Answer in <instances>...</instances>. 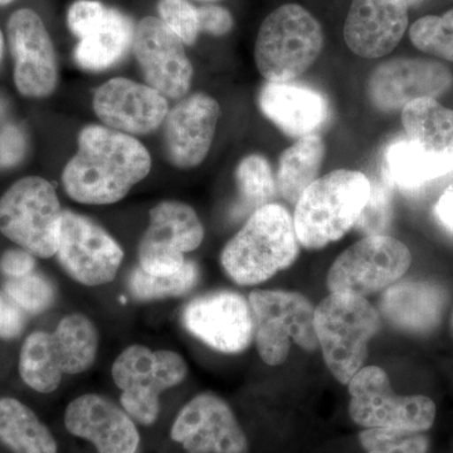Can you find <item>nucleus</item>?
Masks as SVG:
<instances>
[{"instance_id": "5", "label": "nucleus", "mask_w": 453, "mask_h": 453, "mask_svg": "<svg viewBox=\"0 0 453 453\" xmlns=\"http://www.w3.org/2000/svg\"><path fill=\"white\" fill-rule=\"evenodd\" d=\"M380 327V318L365 297L330 294L315 309V330L327 368L348 384L362 369L368 344Z\"/></svg>"}, {"instance_id": "40", "label": "nucleus", "mask_w": 453, "mask_h": 453, "mask_svg": "<svg viewBox=\"0 0 453 453\" xmlns=\"http://www.w3.org/2000/svg\"><path fill=\"white\" fill-rule=\"evenodd\" d=\"M35 256L23 249L8 250L0 257V273L5 279L22 277L35 271Z\"/></svg>"}, {"instance_id": "47", "label": "nucleus", "mask_w": 453, "mask_h": 453, "mask_svg": "<svg viewBox=\"0 0 453 453\" xmlns=\"http://www.w3.org/2000/svg\"><path fill=\"white\" fill-rule=\"evenodd\" d=\"M452 330H453V315H452Z\"/></svg>"}, {"instance_id": "31", "label": "nucleus", "mask_w": 453, "mask_h": 453, "mask_svg": "<svg viewBox=\"0 0 453 453\" xmlns=\"http://www.w3.org/2000/svg\"><path fill=\"white\" fill-rule=\"evenodd\" d=\"M235 183L240 193V210L255 211L270 204L276 193L275 179L266 157L252 154L243 157L235 169Z\"/></svg>"}, {"instance_id": "1", "label": "nucleus", "mask_w": 453, "mask_h": 453, "mask_svg": "<svg viewBox=\"0 0 453 453\" xmlns=\"http://www.w3.org/2000/svg\"><path fill=\"white\" fill-rule=\"evenodd\" d=\"M150 169V154L139 140L103 125H88L80 133L79 149L65 165L62 184L67 196L81 204H113Z\"/></svg>"}, {"instance_id": "24", "label": "nucleus", "mask_w": 453, "mask_h": 453, "mask_svg": "<svg viewBox=\"0 0 453 453\" xmlns=\"http://www.w3.org/2000/svg\"><path fill=\"white\" fill-rule=\"evenodd\" d=\"M261 111L283 133L294 138L315 135L329 116L323 94L292 82H267L258 96Z\"/></svg>"}, {"instance_id": "16", "label": "nucleus", "mask_w": 453, "mask_h": 453, "mask_svg": "<svg viewBox=\"0 0 453 453\" xmlns=\"http://www.w3.org/2000/svg\"><path fill=\"white\" fill-rule=\"evenodd\" d=\"M14 82L27 97H47L58 82L55 47L43 20L32 9L14 12L8 22Z\"/></svg>"}, {"instance_id": "27", "label": "nucleus", "mask_w": 453, "mask_h": 453, "mask_svg": "<svg viewBox=\"0 0 453 453\" xmlns=\"http://www.w3.org/2000/svg\"><path fill=\"white\" fill-rule=\"evenodd\" d=\"M0 442L13 453H58L52 432L16 398H0Z\"/></svg>"}, {"instance_id": "35", "label": "nucleus", "mask_w": 453, "mask_h": 453, "mask_svg": "<svg viewBox=\"0 0 453 453\" xmlns=\"http://www.w3.org/2000/svg\"><path fill=\"white\" fill-rule=\"evenodd\" d=\"M393 219V187L386 179L378 180L375 179L371 183V193L366 201L359 219H357L356 229L365 237L372 235H384L389 228Z\"/></svg>"}, {"instance_id": "15", "label": "nucleus", "mask_w": 453, "mask_h": 453, "mask_svg": "<svg viewBox=\"0 0 453 453\" xmlns=\"http://www.w3.org/2000/svg\"><path fill=\"white\" fill-rule=\"evenodd\" d=\"M181 323L189 334L220 353H242L253 340L249 301L234 291L196 297L184 306Z\"/></svg>"}, {"instance_id": "17", "label": "nucleus", "mask_w": 453, "mask_h": 453, "mask_svg": "<svg viewBox=\"0 0 453 453\" xmlns=\"http://www.w3.org/2000/svg\"><path fill=\"white\" fill-rule=\"evenodd\" d=\"M133 49L148 86L173 100L186 96L192 86L193 65L183 42L160 18L146 17L139 23Z\"/></svg>"}, {"instance_id": "12", "label": "nucleus", "mask_w": 453, "mask_h": 453, "mask_svg": "<svg viewBox=\"0 0 453 453\" xmlns=\"http://www.w3.org/2000/svg\"><path fill=\"white\" fill-rule=\"evenodd\" d=\"M56 257L73 281L96 288L116 279L124 250L94 220L64 211Z\"/></svg>"}, {"instance_id": "4", "label": "nucleus", "mask_w": 453, "mask_h": 453, "mask_svg": "<svg viewBox=\"0 0 453 453\" xmlns=\"http://www.w3.org/2000/svg\"><path fill=\"white\" fill-rule=\"evenodd\" d=\"M369 193L371 180L356 170H335L316 179L295 204L297 241L318 250L340 240L356 225Z\"/></svg>"}, {"instance_id": "22", "label": "nucleus", "mask_w": 453, "mask_h": 453, "mask_svg": "<svg viewBox=\"0 0 453 453\" xmlns=\"http://www.w3.org/2000/svg\"><path fill=\"white\" fill-rule=\"evenodd\" d=\"M220 109L213 97L195 94L184 98L164 120V145L169 162L180 169L203 163L210 151Z\"/></svg>"}, {"instance_id": "19", "label": "nucleus", "mask_w": 453, "mask_h": 453, "mask_svg": "<svg viewBox=\"0 0 453 453\" xmlns=\"http://www.w3.org/2000/svg\"><path fill=\"white\" fill-rule=\"evenodd\" d=\"M453 83L445 65L432 59L396 58L375 68L368 83L372 105L395 111L418 98L442 96Z\"/></svg>"}, {"instance_id": "11", "label": "nucleus", "mask_w": 453, "mask_h": 453, "mask_svg": "<svg viewBox=\"0 0 453 453\" xmlns=\"http://www.w3.org/2000/svg\"><path fill=\"white\" fill-rule=\"evenodd\" d=\"M411 264L410 250L396 238L365 237L335 259L327 273V288L332 294L365 297L399 281Z\"/></svg>"}, {"instance_id": "29", "label": "nucleus", "mask_w": 453, "mask_h": 453, "mask_svg": "<svg viewBox=\"0 0 453 453\" xmlns=\"http://www.w3.org/2000/svg\"><path fill=\"white\" fill-rule=\"evenodd\" d=\"M325 157V144L319 135L297 140L280 157L277 187L286 202L296 204L301 195L316 180Z\"/></svg>"}, {"instance_id": "21", "label": "nucleus", "mask_w": 453, "mask_h": 453, "mask_svg": "<svg viewBox=\"0 0 453 453\" xmlns=\"http://www.w3.org/2000/svg\"><path fill=\"white\" fill-rule=\"evenodd\" d=\"M94 110L104 127L127 135H146L164 124L168 101L148 85L133 80H110L97 89Z\"/></svg>"}, {"instance_id": "37", "label": "nucleus", "mask_w": 453, "mask_h": 453, "mask_svg": "<svg viewBox=\"0 0 453 453\" xmlns=\"http://www.w3.org/2000/svg\"><path fill=\"white\" fill-rule=\"evenodd\" d=\"M27 153L25 131L16 125H8L0 131V168L16 165Z\"/></svg>"}, {"instance_id": "8", "label": "nucleus", "mask_w": 453, "mask_h": 453, "mask_svg": "<svg viewBox=\"0 0 453 453\" xmlns=\"http://www.w3.org/2000/svg\"><path fill=\"white\" fill-rule=\"evenodd\" d=\"M62 214L55 187L49 180L23 178L0 198V232L35 257H53Z\"/></svg>"}, {"instance_id": "6", "label": "nucleus", "mask_w": 453, "mask_h": 453, "mask_svg": "<svg viewBox=\"0 0 453 453\" xmlns=\"http://www.w3.org/2000/svg\"><path fill=\"white\" fill-rule=\"evenodd\" d=\"M323 47L316 18L299 4H285L259 27L256 65L268 82H291L314 65Z\"/></svg>"}, {"instance_id": "39", "label": "nucleus", "mask_w": 453, "mask_h": 453, "mask_svg": "<svg viewBox=\"0 0 453 453\" xmlns=\"http://www.w3.org/2000/svg\"><path fill=\"white\" fill-rule=\"evenodd\" d=\"M199 29L213 35H225L234 28V18L226 8L205 5L198 8Z\"/></svg>"}, {"instance_id": "36", "label": "nucleus", "mask_w": 453, "mask_h": 453, "mask_svg": "<svg viewBox=\"0 0 453 453\" xmlns=\"http://www.w3.org/2000/svg\"><path fill=\"white\" fill-rule=\"evenodd\" d=\"M157 12L164 25L175 33L188 46L196 43L198 38V8L193 7L187 0H160Z\"/></svg>"}, {"instance_id": "28", "label": "nucleus", "mask_w": 453, "mask_h": 453, "mask_svg": "<svg viewBox=\"0 0 453 453\" xmlns=\"http://www.w3.org/2000/svg\"><path fill=\"white\" fill-rule=\"evenodd\" d=\"M384 179L390 186L416 192L451 170L408 138L395 140L384 153Z\"/></svg>"}, {"instance_id": "10", "label": "nucleus", "mask_w": 453, "mask_h": 453, "mask_svg": "<svg viewBox=\"0 0 453 453\" xmlns=\"http://www.w3.org/2000/svg\"><path fill=\"white\" fill-rule=\"evenodd\" d=\"M349 413L365 428L426 432L436 419V405L425 395H396L387 372L366 366L349 381Z\"/></svg>"}, {"instance_id": "2", "label": "nucleus", "mask_w": 453, "mask_h": 453, "mask_svg": "<svg viewBox=\"0 0 453 453\" xmlns=\"http://www.w3.org/2000/svg\"><path fill=\"white\" fill-rule=\"evenodd\" d=\"M297 255L299 241L290 213L282 205L270 203L253 211L226 244L220 262L235 283L251 286L290 267Z\"/></svg>"}, {"instance_id": "46", "label": "nucleus", "mask_w": 453, "mask_h": 453, "mask_svg": "<svg viewBox=\"0 0 453 453\" xmlns=\"http://www.w3.org/2000/svg\"><path fill=\"white\" fill-rule=\"evenodd\" d=\"M203 2H214V0H203Z\"/></svg>"}, {"instance_id": "34", "label": "nucleus", "mask_w": 453, "mask_h": 453, "mask_svg": "<svg viewBox=\"0 0 453 453\" xmlns=\"http://www.w3.org/2000/svg\"><path fill=\"white\" fill-rule=\"evenodd\" d=\"M366 453H428L429 440L425 432L395 428H365L359 434Z\"/></svg>"}, {"instance_id": "14", "label": "nucleus", "mask_w": 453, "mask_h": 453, "mask_svg": "<svg viewBox=\"0 0 453 453\" xmlns=\"http://www.w3.org/2000/svg\"><path fill=\"white\" fill-rule=\"evenodd\" d=\"M170 437L186 453H249L246 434L225 399L201 393L175 417Z\"/></svg>"}, {"instance_id": "41", "label": "nucleus", "mask_w": 453, "mask_h": 453, "mask_svg": "<svg viewBox=\"0 0 453 453\" xmlns=\"http://www.w3.org/2000/svg\"><path fill=\"white\" fill-rule=\"evenodd\" d=\"M434 216L438 223L453 235V184L438 198L434 205Z\"/></svg>"}, {"instance_id": "30", "label": "nucleus", "mask_w": 453, "mask_h": 453, "mask_svg": "<svg viewBox=\"0 0 453 453\" xmlns=\"http://www.w3.org/2000/svg\"><path fill=\"white\" fill-rule=\"evenodd\" d=\"M201 279L196 262L187 259L186 265L178 273L168 276L150 275L138 267L130 273L127 291L131 299L140 303L173 299L186 296L195 290Z\"/></svg>"}, {"instance_id": "9", "label": "nucleus", "mask_w": 453, "mask_h": 453, "mask_svg": "<svg viewBox=\"0 0 453 453\" xmlns=\"http://www.w3.org/2000/svg\"><path fill=\"white\" fill-rule=\"evenodd\" d=\"M253 339L261 359L281 365L295 342L306 351L318 350L315 309L303 295L294 291L256 290L249 297Z\"/></svg>"}, {"instance_id": "20", "label": "nucleus", "mask_w": 453, "mask_h": 453, "mask_svg": "<svg viewBox=\"0 0 453 453\" xmlns=\"http://www.w3.org/2000/svg\"><path fill=\"white\" fill-rule=\"evenodd\" d=\"M68 434L88 441L97 453H140L142 436L129 413L106 396L88 393L65 407Z\"/></svg>"}, {"instance_id": "42", "label": "nucleus", "mask_w": 453, "mask_h": 453, "mask_svg": "<svg viewBox=\"0 0 453 453\" xmlns=\"http://www.w3.org/2000/svg\"><path fill=\"white\" fill-rule=\"evenodd\" d=\"M3 52H4V38H3L2 32H0V61L3 58Z\"/></svg>"}, {"instance_id": "7", "label": "nucleus", "mask_w": 453, "mask_h": 453, "mask_svg": "<svg viewBox=\"0 0 453 453\" xmlns=\"http://www.w3.org/2000/svg\"><path fill=\"white\" fill-rule=\"evenodd\" d=\"M121 390L120 405L139 425L153 426L160 413V395L183 383L188 365L173 350H153L134 344L121 351L111 368Z\"/></svg>"}, {"instance_id": "38", "label": "nucleus", "mask_w": 453, "mask_h": 453, "mask_svg": "<svg viewBox=\"0 0 453 453\" xmlns=\"http://www.w3.org/2000/svg\"><path fill=\"white\" fill-rule=\"evenodd\" d=\"M27 314L4 291L0 290V339L12 340L22 335Z\"/></svg>"}, {"instance_id": "33", "label": "nucleus", "mask_w": 453, "mask_h": 453, "mask_svg": "<svg viewBox=\"0 0 453 453\" xmlns=\"http://www.w3.org/2000/svg\"><path fill=\"white\" fill-rule=\"evenodd\" d=\"M410 37L417 49L453 62V9L442 16H427L417 20L411 27Z\"/></svg>"}, {"instance_id": "32", "label": "nucleus", "mask_w": 453, "mask_h": 453, "mask_svg": "<svg viewBox=\"0 0 453 453\" xmlns=\"http://www.w3.org/2000/svg\"><path fill=\"white\" fill-rule=\"evenodd\" d=\"M3 291L27 315H41L52 308L57 297L55 283L38 271L28 275L5 279Z\"/></svg>"}, {"instance_id": "25", "label": "nucleus", "mask_w": 453, "mask_h": 453, "mask_svg": "<svg viewBox=\"0 0 453 453\" xmlns=\"http://www.w3.org/2000/svg\"><path fill=\"white\" fill-rule=\"evenodd\" d=\"M446 292L428 281H396L381 297L380 309L387 320L405 332H432L441 323Z\"/></svg>"}, {"instance_id": "43", "label": "nucleus", "mask_w": 453, "mask_h": 453, "mask_svg": "<svg viewBox=\"0 0 453 453\" xmlns=\"http://www.w3.org/2000/svg\"><path fill=\"white\" fill-rule=\"evenodd\" d=\"M423 0H405L408 7H417V5L421 4Z\"/></svg>"}, {"instance_id": "13", "label": "nucleus", "mask_w": 453, "mask_h": 453, "mask_svg": "<svg viewBox=\"0 0 453 453\" xmlns=\"http://www.w3.org/2000/svg\"><path fill=\"white\" fill-rule=\"evenodd\" d=\"M203 240L204 228L192 207L159 203L149 211V226L139 243V267L150 275H173L186 265V253L198 249Z\"/></svg>"}, {"instance_id": "44", "label": "nucleus", "mask_w": 453, "mask_h": 453, "mask_svg": "<svg viewBox=\"0 0 453 453\" xmlns=\"http://www.w3.org/2000/svg\"><path fill=\"white\" fill-rule=\"evenodd\" d=\"M4 112H5L4 103H3L2 100H0V118H2L3 115H4Z\"/></svg>"}, {"instance_id": "23", "label": "nucleus", "mask_w": 453, "mask_h": 453, "mask_svg": "<svg viewBox=\"0 0 453 453\" xmlns=\"http://www.w3.org/2000/svg\"><path fill=\"white\" fill-rule=\"evenodd\" d=\"M408 27L405 0H353L344 26L349 49L363 58H380L398 46Z\"/></svg>"}, {"instance_id": "45", "label": "nucleus", "mask_w": 453, "mask_h": 453, "mask_svg": "<svg viewBox=\"0 0 453 453\" xmlns=\"http://www.w3.org/2000/svg\"><path fill=\"white\" fill-rule=\"evenodd\" d=\"M12 2H14V0H0V5H7Z\"/></svg>"}, {"instance_id": "18", "label": "nucleus", "mask_w": 453, "mask_h": 453, "mask_svg": "<svg viewBox=\"0 0 453 453\" xmlns=\"http://www.w3.org/2000/svg\"><path fill=\"white\" fill-rule=\"evenodd\" d=\"M70 31L79 38L74 50L77 65L86 71H105L133 46V20L118 9L89 2L73 14Z\"/></svg>"}, {"instance_id": "3", "label": "nucleus", "mask_w": 453, "mask_h": 453, "mask_svg": "<svg viewBox=\"0 0 453 453\" xmlns=\"http://www.w3.org/2000/svg\"><path fill=\"white\" fill-rule=\"evenodd\" d=\"M98 332L83 314L64 316L55 332L32 333L20 349L19 374L35 392H55L65 375L85 372L94 365L98 353Z\"/></svg>"}, {"instance_id": "26", "label": "nucleus", "mask_w": 453, "mask_h": 453, "mask_svg": "<svg viewBox=\"0 0 453 453\" xmlns=\"http://www.w3.org/2000/svg\"><path fill=\"white\" fill-rule=\"evenodd\" d=\"M407 138L453 173V111L436 98H418L402 109Z\"/></svg>"}]
</instances>
